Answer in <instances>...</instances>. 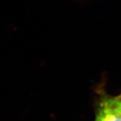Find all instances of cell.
<instances>
[{"instance_id": "1", "label": "cell", "mask_w": 121, "mask_h": 121, "mask_svg": "<svg viewBox=\"0 0 121 121\" xmlns=\"http://www.w3.org/2000/svg\"><path fill=\"white\" fill-rule=\"evenodd\" d=\"M96 121H121V98L103 100L98 109Z\"/></svg>"}]
</instances>
